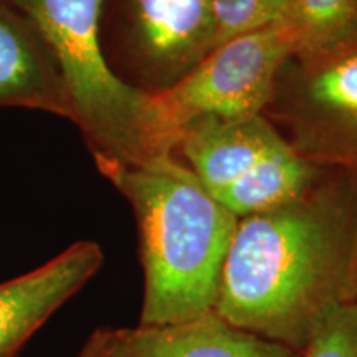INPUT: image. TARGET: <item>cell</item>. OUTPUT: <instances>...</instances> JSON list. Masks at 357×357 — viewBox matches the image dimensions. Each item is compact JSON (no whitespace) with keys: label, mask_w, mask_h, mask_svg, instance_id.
<instances>
[{"label":"cell","mask_w":357,"mask_h":357,"mask_svg":"<svg viewBox=\"0 0 357 357\" xmlns=\"http://www.w3.org/2000/svg\"><path fill=\"white\" fill-rule=\"evenodd\" d=\"M356 283L357 174L326 169L301 197L238 218L213 311L301 354Z\"/></svg>","instance_id":"cell-1"},{"label":"cell","mask_w":357,"mask_h":357,"mask_svg":"<svg viewBox=\"0 0 357 357\" xmlns=\"http://www.w3.org/2000/svg\"><path fill=\"white\" fill-rule=\"evenodd\" d=\"M100 171L136 217L144 271L139 324H176L213 312L238 218L176 154Z\"/></svg>","instance_id":"cell-2"},{"label":"cell","mask_w":357,"mask_h":357,"mask_svg":"<svg viewBox=\"0 0 357 357\" xmlns=\"http://www.w3.org/2000/svg\"><path fill=\"white\" fill-rule=\"evenodd\" d=\"M50 45L68 91L71 119L96 167L136 166L158 158L151 137L149 93L129 86L101 45L105 0H7Z\"/></svg>","instance_id":"cell-3"},{"label":"cell","mask_w":357,"mask_h":357,"mask_svg":"<svg viewBox=\"0 0 357 357\" xmlns=\"http://www.w3.org/2000/svg\"><path fill=\"white\" fill-rule=\"evenodd\" d=\"M300 50L291 24L266 26L222 43L171 88L149 95L155 154H174L181 134L202 119L265 114L281 71Z\"/></svg>","instance_id":"cell-4"},{"label":"cell","mask_w":357,"mask_h":357,"mask_svg":"<svg viewBox=\"0 0 357 357\" xmlns=\"http://www.w3.org/2000/svg\"><path fill=\"white\" fill-rule=\"evenodd\" d=\"M265 116L314 166L357 174V37L293 56Z\"/></svg>","instance_id":"cell-5"},{"label":"cell","mask_w":357,"mask_h":357,"mask_svg":"<svg viewBox=\"0 0 357 357\" xmlns=\"http://www.w3.org/2000/svg\"><path fill=\"white\" fill-rule=\"evenodd\" d=\"M101 45L124 83L164 91L215 47L212 0H121L111 24H101Z\"/></svg>","instance_id":"cell-6"},{"label":"cell","mask_w":357,"mask_h":357,"mask_svg":"<svg viewBox=\"0 0 357 357\" xmlns=\"http://www.w3.org/2000/svg\"><path fill=\"white\" fill-rule=\"evenodd\" d=\"M105 261L96 242H77L42 266L0 283V357H19L26 342Z\"/></svg>","instance_id":"cell-7"},{"label":"cell","mask_w":357,"mask_h":357,"mask_svg":"<svg viewBox=\"0 0 357 357\" xmlns=\"http://www.w3.org/2000/svg\"><path fill=\"white\" fill-rule=\"evenodd\" d=\"M289 142L265 114L202 119L178 137L176 151L213 199L238 184Z\"/></svg>","instance_id":"cell-8"},{"label":"cell","mask_w":357,"mask_h":357,"mask_svg":"<svg viewBox=\"0 0 357 357\" xmlns=\"http://www.w3.org/2000/svg\"><path fill=\"white\" fill-rule=\"evenodd\" d=\"M100 357H301L222 319L215 311L164 326L106 328Z\"/></svg>","instance_id":"cell-9"},{"label":"cell","mask_w":357,"mask_h":357,"mask_svg":"<svg viewBox=\"0 0 357 357\" xmlns=\"http://www.w3.org/2000/svg\"><path fill=\"white\" fill-rule=\"evenodd\" d=\"M26 108L71 119L63 77L50 45L29 17L0 0V109Z\"/></svg>","instance_id":"cell-10"},{"label":"cell","mask_w":357,"mask_h":357,"mask_svg":"<svg viewBox=\"0 0 357 357\" xmlns=\"http://www.w3.org/2000/svg\"><path fill=\"white\" fill-rule=\"evenodd\" d=\"M303 53L324 52L357 37V0H294L289 20Z\"/></svg>","instance_id":"cell-11"},{"label":"cell","mask_w":357,"mask_h":357,"mask_svg":"<svg viewBox=\"0 0 357 357\" xmlns=\"http://www.w3.org/2000/svg\"><path fill=\"white\" fill-rule=\"evenodd\" d=\"M294 0H212L215 19V50L240 35L289 24Z\"/></svg>","instance_id":"cell-12"},{"label":"cell","mask_w":357,"mask_h":357,"mask_svg":"<svg viewBox=\"0 0 357 357\" xmlns=\"http://www.w3.org/2000/svg\"><path fill=\"white\" fill-rule=\"evenodd\" d=\"M301 357H357V305L331 310L312 331Z\"/></svg>","instance_id":"cell-13"},{"label":"cell","mask_w":357,"mask_h":357,"mask_svg":"<svg viewBox=\"0 0 357 357\" xmlns=\"http://www.w3.org/2000/svg\"><path fill=\"white\" fill-rule=\"evenodd\" d=\"M105 334H106V328L96 329L77 357H100L102 346H105Z\"/></svg>","instance_id":"cell-14"},{"label":"cell","mask_w":357,"mask_h":357,"mask_svg":"<svg viewBox=\"0 0 357 357\" xmlns=\"http://www.w3.org/2000/svg\"><path fill=\"white\" fill-rule=\"evenodd\" d=\"M354 303L357 305V283H356V296H354Z\"/></svg>","instance_id":"cell-15"}]
</instances>
